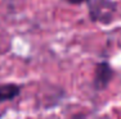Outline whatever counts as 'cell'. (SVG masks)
<instances>
[{
  "mask_svg": "<svg viewBox=\"0 0 121 119\" xmlns=\"http://www.w3.org/2000/svg\"><path fill=\"white\" fill-rule=\"evenodd\" d=\"M89 12L91 21L108 23L116 12V3L111 0H93L89 4Z\"/></svg>",
  "mask_w": 121,
  "mask_h": 119,
  "instance_id": "6da1fadb",
  "label": "cell"
},
{
  "mask_svg": "<svg viewBox=\"0 0 121 119\" xmlns=\"http://www.w3.org/2000/svg\"><path fill=\"white\" fill-rule=\"evenodd\" d=\"M113 77V70L111 65L107 61H102L98 63L95 67V72H94V79H93V86L97 91H102V90L107 88L109 82L112 81Z\"/></svg>",
  "mask_w": 121,
  "mask_h": 119,
  "instance_id": "7a4b0ae2",
  "label": "cell"
},
{
  "mask_svg": "<svg viewBox=\"0 0 121 119\" xmlns=\"http://www.w3.org/2000/svg\"><path fill=\"white\" fill-rule=\"evenodd\" d=\"M66 1L71 3V4H75V5H77V4H81V3L89 1V0H66Z\"/></svg>",
  "mask_w": 121,
  "mask_h": 119,
  "instance_id": "277c9868",
  "label": "cell"
},
{
  "mask_svg": "<svg viewBox=\"0 0 121 119\" xmlns=\"http://www.w3.org/2000/svg\"><path fill=\"white\" fill-rule=\"evenodd\" d=\"M72 119H85V115L84 114H76L72 117Z\"/></svg>",
  "mask_w": 121,
  "mask_h": 119,
  "instance_id": "5b68a950",
  "label": "cell"
},
{
  "mask_svg": "<svg viewBox=\"0 0 121 119\" xmlns=\"http://www.w3.org/2000/svg\"><path fill=\"white\" fill-rule=\"evenodd\" d=\"M19 92H21V88L14 83L0 84V103L13 100L19 95Z\"/></svg>",
  "mask_w": 121,
  "mask_h": 119,
  "instance_id": "3957f363",
  "label": "cell"
}]
</instances>
